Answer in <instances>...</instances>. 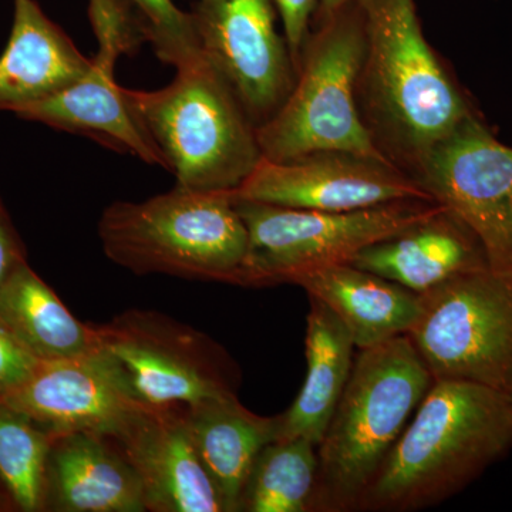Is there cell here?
Instances as JSON below:
<instances>
[{"mask_svg":"<svg viewBox=\"0 0 512 512\" xmlns=\"http://www.w3.org/2000/svg\"><path fill=\"white\" fill-rule=\"evenodd\" d=\"M413 178L473 231L493 271L512 275V147L474 114L431 148Z\"/></svg>","mask_w":512,"mask_h":512,"instance_id":"obj_10","label":"cell"},{"mask_svg":"<svg viewBox=\"0 0 512 512\" xmlns=\"http://www.w3.org/2000/svg\"><path fill=\"white\" fill-rule=\"evenodd\" d=\"M316 476L315 444L305 439L272 441L262 448L249 471L239 511H311Z\"/></svg>","mask_w":512,"mask_h":512,"instance_id":"obj_23","label":"cell"},{"mask_svg":"<svg viewBox=\"0 0 512 512\" xmlns=\"http://www.w3.org/2000/svg\"><path fill=\"white\" fill-rule=\"evenodd\" d=\"M0 320L42 362L99 349L93 325L74 318L28 261L0 286Z\"/></svg>","mask_w":512,"mask_h":512,"instance_id":"obj_22","label":"cell"},{"mask_svg":"<svg viewBox=\"0 0 512 512\" xmlns=\"http://www.w3.org/2000/svg\"><path fill=\"white\" fill-rule=\"evenodd\" d=\"M40 362L0 320V400L22 386Z\"/></svg>","mask_w":512,"mask_h":512,"instance_id":"obj_26","label":"cell"},{"mask_svg":"<svg viewBox=\"0 0 512 512\" xmlns=\"http://www.w3.org/2000/svg\"><path fill=\"white\" fill-rule=\"evenodd\" d=\"M110 440L140 477L147 511L225 512L188 434L183 406L143 404Z\"/></svg>","mask_w":512,"mask_h":512,"instance_id":"obj_15","label":"cell"},{"mask_svg":"<svg viewBox=\"0 0 512 512\" xmlns=\"http://www.w3.org/2000/svg\"><path fill=\"white\" fill-rule=\"evenodd\" d=\"M276 13L272 0H198L192 12L202 52L256 127L274 116L295 83Z\"/></svg>","mask_w":512,"mask_h":512,"instance_id":"obj_11","label":"cell"},{"mask_svg":"<svg viewBox=\"0 0 512 512\" xmlns=\"http://www.w3.org/2000/svg\"><path fill=\"white\" fill-rule=\"evenodd\" d=\"M96 37L99 52L84 76L56 96L16 111V116L92 138L117 153L168 170L164 154L138 120L124 87L114 79L117 60L133 53L136 46L117 32H100Z\"/></svg>","mask_w":512,"mask_h":512,"instance_id":"obj_14","label":"cell"},{"mask_svg":"<svg viewBox=\"0 0 512 512\" xmlns=\"http://www.w3.org/2000/svg\"><path fill=\"white\" fill-rule=\"evenodd\" d=\"M350 2H355V0H318L313 22H315V20L328 18V16L335 13L336 10L342 9L343 6L348 5Z\"/></svg>","mask_w":512,"mask_h":512,"instance_id":"obj_29","label":"cell"},{"mask_svg":"<svg viewBox=\"0 0 512 512\" xmlns=\"http://www.w3.org/2000/svg\"><path fill=\"white\" fill-rule=\"evenodd\" d=\"M359 2L366 30L360 117L383 158L413 177L431 148L478 113L424 37L414 0Z\"/></svg>","mask_w":512,"mask_h":512,"instance_id":"obj_1","label":"cell"},{"mask_svg":"<svg viewBox=\"0 0 512 512\" xmlns=\"http://www.w3.org/2000/svg\"><path fill=\"white\" fill-rule=\"evenodd\" d=\"M146 28L147 42L161 62L175 69L205 57L192 13L175 6L173 0H128Z\"/></svg>","mask_w":512,"mask_h":512,"instance_id":"obj_25","label":"cell"},{"mask_svg":"<svg viewBox=\"0 0 512 512\" xmlns=\"http://www.w3.org/2000/svg\"><path fill=\"white\" fill-rule=\"evenodd\" d=\"M55 437L0 403V483L19 510H45L46 471Z\"/></svg>","mask_w":512,"mask_h":512,"instance_id":"obj_24","label":"cell"},{"mask_svg":"<svg viewBox=\"0 0 512 512\" xmlns=\"http://www.w3.org/2000/svg\"><path fill=\"white\" fill-rule=\"evenodd\" d=\"M309 301L308 372L295 402L281 414L278 440L305 439L318 447L348 383L356 346L342 320L325 303L313 296Z\"/></svg>","mask_w":512,"mask_h":512,"instance_id":"obj_21","label":"cell"},{"mask_svg":"<svg viewBox=\"0 0 512 512\" xmlns=\"http://www.w3.org/2000/svg\"><path fill=\"white\" fill-rule=\"evenodd\" d=\"M433 384L409 336L360 349L323 439L311 511H357Z\"/></svg>","mask_w":512,"mask_h":512,"instance_id":"obj_3","label":"cell"},{"mask_svg":"<svg viewBox=\"0 0 512 512\" xmlns=\"http://www.w3.org/2000/svg\"><path fill=\"white\" fill-rule=\"evenodd\" d=\"M26 258V248L13 225L5 204L0 200V286Z\"/></svg>","mask_w":512,"mask_h":512,"instance_id":"obj_28","label":"cell"},{"mask_svg":"<svg viewBox=\"0 0 512 512\" xmlns=\"http://www.w3.org/2000/svg\"><path fill=\"white\" fill-rule=\"evenodd\" d=\"M511 447L510 394L433 380L357 511L412 512L443 503Z\"/></svg>","mask_w":512,"mask_h":512,"instance_id":"obj_2","label":"cell"},{"mask_svg":"<svg viewBox=\"0 0 512 512\" xmlns=\"http://www.w3.org/2000/svg\"><path fill=\"white\" fill-rule=\"evenodd\" d=\"M289 284L325 303L359 349L407 335L420 312V295L352 264L302 272Z\"/></svg>","mask_w":512,"mask_h":512,"instance_id":"obj_19","label":"cell"},{"mask_svg":"<svg viewBox=\"0 0 512 512\" xmlns=\"http://www.w3.org/2000/svg\"><path fill=\"white\" fill-rule=\"evenodd\" d=\"M45 510L146 511L143 484L113 440L77 431L55 437L46 471Z\"/></svg>","mask_w":512,"mask_h":512,"instance_id":"obj_17","label":"cell"},{"mask_svg":"<svg viewBox=\"0 0 512 512\" xmlns=\"http://www.w3.org/2000/svg\"><path fill=\"white\" fill-rule=\"evenodd\" d=\"M229 195L234 200L323 212L434 201L413 177L389 161L346 151H319L282 163L262 158L254 173Z\"/></svg>","mask_w":512,"mask_h":512,"instance_id":"obj_12","label":"cell"},{"mask_svg":"<svg viewBox=\"0 0 512 512\" xmlns=\"http://www.w3.org/2000/svg\"><path fill=\"white\" fill-rule=\"evenodd\" d=\"M99 238L107 258L136 275L244 286L248 231L228 192L175 185L143 202H114Z\"/></svg>","mask_w":512,"mask_h":512,"instance_id":"obj_4","label":"cell"},{"mask_svg":"<svg viewBox=\"0 0 512 512\" xmlns=\"http://www.w3.org/2000/svg\"><path fill=\"white\" fill-rule=\"evenodd\" d=\"M0 403L53 437L86 431L107 439H114L144 404L100 348L72 359L40 362L33 375Z\"/></svg>","mask_w":512,"mask_h":512,"instance_id":"obj_13","label":"cell"},{"mask_svg":"<svg viewBox=\"0 0 512 512\" xmlns=\"http://www.w3.org/2000/svg\"><path fill=\"white\" fill-rule=\"evenodd\" d=\"M272 3L284 25V37L296 73L302 47L311 33L318 0H272Z\"/></svg>","mask_w":512,"mask_h":512,"instance_id":"obj_27","label":"cell"},{"mask_svg":"<svg viewBox=\"0 0 512 512\" xmlns=\"http://www.w3.org/2000/svg\"><path fill=\"white\" fill-rule=\"evenodd\" d=\"M232 201L248 231L244 286L255 288L289 284L302 272L349 264L363 249L441 207L436 201L407 200L366 210L323 212Z\"/></svg>","mask_w":512,"mask_h":512,"instance_id":"obj_7","label":"cell"},{"mask_svg":"<svg viewBox=\"0 0 512 512\" xmlns=\"http://www.w3.org/2000/svg\"><path fill=\"white\" fill-rule=\"evenodd\" d=\"M508 394H510V397H511V400H512V383H511L510 389H508Z\"/></svg>","mask_w":512,"mask_h":512,"instance_id":"obj_30","label":"cell"},{"mask_svg":"<svg viewBox=\"0 0 512 512\" xmlns=\"http://www.w3.org/2000/svg\"><path fill=\"white\" fill-rule=\"evenodd\" d=\"M178 187L234 192L261 163L258 127L224 76L202 57L163 89H124Z\"/></svg>","mask_w":512,"mask_h":512,"instance_id":"obj_5","label":"cell"},{"mask_svg":"<svg viewBox=\"0 0 512 512\" xmlns=\"http://www.w3.org/2000/svg\"><path fill=\"white\" fill-rule=\"evenodd\" d=\"M183 417L225 512H238L256 457L266 444L279 439L281 416L261 417L249 412L234 394L185 404Z\"/></svg>","mask_w":512,"mask_h":512,"instance_id":"obj_20","label":"cell"},{"mask_svg":"<svg viewBox=\"0 0 512 512\" xmlns=\"http://www.w3.org/2000/svg\"><path fill=\"white\" fill-rule=\"evenodd\" d=\"M365 40L359 0L312 23L291 93L256 130L262 158L282 163L319 151H346L386 160L373 146L357 107Z\"/></svg>","mask_w":512,"mask_h":512,"instance_id":"obj_6","label":"cell"},{"mask_svg":"<svg viewBox=\"0 0 512 512\" xmlns=\"http://www.w3.org/2000/svg\"><path fill=\"white\" fill-rule=\"evenodd\" d=\"M349 264L417 295L457 276L490 268L476 235L443 205L424 220L363 249Z\"/></svg>","mask_w":512,"mask_h":512,"instance_id":"obj_16","label":"cell"},{"mask_svg":"<svg viewBox=\"0 0 512 512\" xmlns=\"http://www.w3.org/2000/svg\"><path fill=\"white\" fill-rule=\"evenodd\" d=\"M433 380L512 383V275L480 269L420 295L407 333Z\"/></svg>","mask_w":512,"mask_h":512,"instance_id":"obj_8","label":"cell"},{"mask_svg":"<svg viewBox=\"0 0 512 512\" xmlns=\"http://www.w3.org/2000/svg\"><path fill=\"white\" fill-rule=\"evenodd\" d=\"M93 329L138 402L185 406L235 394L237 369L227 352L192 326L131 309Z\"/></svg>","mask_w":512,"mask_h":512,"instance_id":"obj_9","label":"cell"},{"mask_svg":"<svg viewBox=\"0 0 512 512\" xmlns=\"http://www.w3.org/2000/svg\"><path fill=\"white\" fill-rule=\"evenodd\" d=\"M12 32L0 56V111H16L56 96L92 66L69 36L37 5L13 0Z\"/></svg>","mask_w":512,"mask_h":512,"instance_id":"obj_18","label":"cell"}]
</instances>
